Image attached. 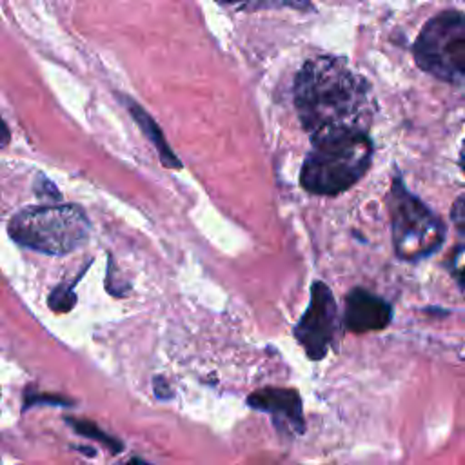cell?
I'll list each match as a JSON object with an SVG mask.
<instances>
[{
	"mask_svg": "<svg viewBox=\"0 0 465 465\" xmlns=\"http://www.w3.org/2000/svg\"><path fill=\"white\" fill-rule=\"evenodd\" d=\"M89 263L82 269V272L76 274L74 280L71 282H64L60 285H56L51 292H49V300L47 305L54 311V312H69L74 305H76V292H74V285L80 282V278L85 274Z\"/></svg>",
	"mask_w": 465,
	"mask_h": 465,
	"instance_id": "30bf717a",
	"label": "cell"
},
{
	"mask_svg": "<svg viewBox=\"0 0 465 465\" xmlns=\"http://www.w3.org/2000/svg\"><path fill=\"white\" fill-rule=\"evenodd\" d=\"M302 171V187L318 196L351 189L371 167L372 142L365 131H336L311 138Z\"/></svg>",
	"mask_w": 465,
	"mask_h": 465,
	"instance_id": "7a4b0ae2",
	"label": "cell"
},
{
	"mask_svg": "<svg viewBox=\"0 0 465 465\" xmlns=\"http://www.w3.org/2000/svg\"><path fill=\"white\" fill-rule=\"evenodd\" d=\"M36 193H38L40 196L47 194V196H53V198H60V193L56 191V187H54L49 180H45V178H40V182H38V185H36Z\"/></svg>",
	"mask_w": 465,
	"mask_h": 465,
	"instance_id": "2e32d148",
	"label": "cell"
},
{
	"mask_svg": "<svg viewBox=\"0 0 465 465\" xmlns=\"http://www.w3.org/2000/svg\"><path fill=\"white\" fill-rule=\"evenodd\" d=\"M450 218H452V223L456 225V229L460 231V234L465 236V194H461L452 209H450Z\"/></svg>",
	"mask_w": 465,
	"mask_h": 465,
	"instance_id": "9a60e30c",
	"label": "cell"
},
{
	"mask_svg": "<svg viewBox=\"0 0 465 465\" xmlns=\"http://www.w3.org/2000/svg\"><path fill=\"white\" fill-rule=\"evenodd\" d=\"M340 331V316L338 305L331 287L314 280L311 283V298L309 303L294 325V338L300 347L305 351L309 360H323Z\"/></svg>",
	"mask_w": 465,
	"mask_h": 465,
	"instance_id": "8992f818",
	"label": "cell"
},
{
	"mask_svg": "<svg viewBox=\"0 0 465 465\" xmlns=\"http://www.w3.org/2000/svg\"><path fill=\"white\" fill-rule=\"evenodd\" d=\"M31 405H73V401H69V398L64 396H54V394H40V392H33L31 389L25 391L24 394V411L29 409Z\"/></svg>",
	"mask_w": 465,
	"mask_h": 465,
	"instance_id": "5bb4252c",
	"label": "cell"
},
{
	"mask_svg": "<svg viewBox=\"0 0 465 465\" xmlns=\"http://www.w3.org/2000/svg\"><path fill=\"white\" fill-rule=\"evenodd\" d=\"M392 305L365 287H352L345 294L341 325L354 334L383 331L392 322Z\"/></svg>",
	"mask_w": 465,
	"mask_h": 465,
	"instance_id": "ba28073f",
	"label": "cell"
},
{
	"mask_svg": "<svg viewBox=\"0 0 465 465\" xmlns=\"http://www.w3.org/2000/svg\"><path fill=\"white\" fill-rule=\"evenodd\" d=\"M294 105L309 138L336 131H365L374 104L369 82L345 60L318 56L294 80Z\"/></svg>",
	"mask_w": 465,
	"mask_h": 465,
	"instance_id": "6da1fadb",
	"label": "cell"
},
{
	"mask_svg": "<svg viewBox=\"0 0 465 465\" xmlns=\"http://www.w3.org/2000/svg\"><path fill=\"white\" fill-rule=\"evenodd\" d=\"M127 109H129V113L133 114L134 122L142 127L143 134H145V136L153 142V145L156 147L162 163H163L165 167H171V169H180V167H182V162H180V160L176 158V154L171 151V147H169V143L165 142V138L162 136V131H160V127L156 125V122H154L138 104H134V102H131V100H127Z\"/></svg>",
	"mask_w": 465,
	"mask_h": 465,
	"instance_id": "9c48e42d",
	"label": "cell"
},
{
	"mask_svg": "<svg viewBox=\"0 0 465 465\" xmlns=\"http://www.w3.org/2000/svg\"><path fill=\"white\" fill-rule=\"evenodd\" d=\"M414 60L425 73L454 85H465V13L443 11L418 35Z\"/></svg>",
	"mask_w": 465,
	"mask_h": 465,
	"instance_id": "5b68a950",
	"label": "cell"
},
{
	"mask_svg": "<svg viewBox=\"0 0 465 465\" xmlns=\"http://www.w3.org/2000/svg\"><path fill=\"white\" fill-rule=\"evenodd\" d=\"M394 254L403 262H421L436 254L447 238L443 220L394 176L387 194Z\"/></svg>",
	"mask_w": 465,
	"mask_h": 465,
	"instance_id": "277c9868",
	"label": "cell"
},
{
	"mask_svg": "<svg viewBox=\"0 0 465 465\" xmlns=\"http://www.w3.org/2000/svg\"><path fill=\"white\" fill-rule=\"evenodd\" d=\"M247 405L254 411L267 412L274 427L287 434H303L305 418L302 398L296 389L289 387H263L247 398Z\"/></svg>",
	"mask_w": 465,
	"mask_h": 465,
	"instance_id": "52a82bcc",
	"label": "cell"
},
{
	"mask_svg": "<svg viewBox=\"0 0 465 465\" xmlns=\"http://www.w3.org/2000/svg\"><path fill=\"white\" fill-rule=\"evenodd\" d=\"M225 5H234L238 9L245 11H256V9H298V11H309L312 9L309 0H218Z\"/></svg>",
	"mask_w": 465,
	"mask_h": 465,
	"instance_id": "7c38bea8",
	"label": "cell"
},
{
	"mask_svg": "<svg viewBox=\"0 0 465 465\" xmlns=\"http://www.w3.org/2000/svg\"><path fill=\"white\" fill-rule=\"evenodd\" d=\"M7 232L22 247L45 254H67L87 240L91 223L84 209L74 203L38 205L16 213Z\"/></svg>",
	"mask_w": 465,
	"mask_h": 465,
	"instance_id": "3957f363",
	"label": "cell"
},
{
	"mask_svg": "<svg viewBox=\"0 0 465 465\" xmlns=\"http://www.w3.org/2000/svg\"><path fill=\"white\" fill-rule=\"evenodd\" d=\"M9 143V129H7V125L4 124V120L0 118V149L4 147V145H7Z\"/></svg>",
	"mask_w": 465,
	"mask_h": 465,
	"instance_id": "ac0fdd59",
	"label": "cell"
},
{
	"mask_svg": "<svg viewBox=\"0 0 465 465\" xmlns=\"http://www.w3.org/2000/svg\"><path fill=\"white\" fill-rule=\"evenodd\" d=\"M460 165L465 171V140H463V145H461V151H460Z\"/></svg>",
	"mask_w": 465,
	"mask_h": 465,
	"instance_id": "ffe728a7",
	"label": "cell"
},
{
	"mask_svg": "<svg viewBox=\"0 0 465 465\" xmlns=\"http://www.w3.org/2000/svg\"><path fill=\"white\" fill-rule=\"evenodd\" d=\"M154 392H156L158 398H163V400L171 396L169 387H167V383L162 378H154Z\"/></svg>",
	"mask_w": 465,
	"mask_h": 465,
	"instance_id": "e0dca14e",
	"label": "cell"
},
{
	"mask_svg": "<svg viewBox=\"0 0 465 465\" xmlns=\"http://www.w3.org/2000/svg\"><path fill=\"white\" fill-rule=\"evenodd\" d=\"M73 429H74V432L76 434H80V436H84V438H89V440H94V441H98V443H102L105 449H109L111 452H120L122 449H124V443L120 441V440H116V438H113L111 434H105L96 423H93V421H87V420H76V418H67L65 420Z\"/></svg>",
	"mask_w": 465,
	"mask_h": 465,
	"instance_id": "8fae6325",
	"label": "cell"
},
{
	"mask_svg": "<svg viewBox=\"0 0 465 465\" xmlns=\"http://www.w3.org/2000/svg\"><path fill=\"white\" fill-rule=\"evenodd\" d=\"M449 272L458 283L460 291L465 294V243L454 247L450 258H449Z\"/></svg>",
	"mask_w": 465,
	"mask_h": 465,
	"instance_id": "4fadbf2b",
	"label": "cell"
},
{
	"mask_svg": "<svg viewBox=\"0 0 465 465\" xmlns=\"http://www.w3.org/2000/svg\"><path fill=\"white\" fill-rule=\"evenodd\" d=\"M120 465H149V463L143 461L142 458H131V460H127V461H124Z\"/></svg>",
	"mask_w": 465,
	"mask_h": 465,
	"instance_id": "d6986e66",
	"label": "cell"
}]
</instances>
